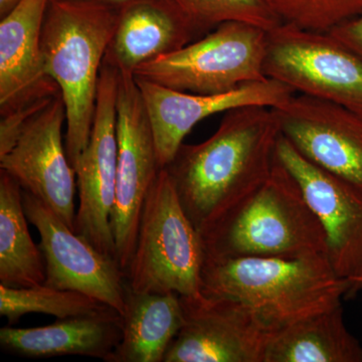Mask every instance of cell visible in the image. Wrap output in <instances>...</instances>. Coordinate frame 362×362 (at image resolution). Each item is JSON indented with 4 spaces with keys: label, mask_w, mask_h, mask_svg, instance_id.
I'll return each instance as SVG.
<instances>
[{
    "label": "cell",
    "mask_w": 362,
    "mask_h": 362,
    "mask_svg": "<svg viewBox=\"0 0 362 362\" xmlns=\"http://www.w3.org/2000/svg\"><path fill=\"white\" fill-rule=\"evenodd\" d=\"M21 1V0H0V18L11 13Z\"/></svg>",
    "instance_id": "83f0119b"
},
{
    "label": "cell",
    "mask_w": 362,
    "mask_h": 362,
    "mask_svg": "<svg viewBox=\"0 0 362 362\" xmlns=\"http://www.w3.org/2000/svg\"><path fill=\"white\" fill-rule=\"evenodd\" d=\"M118 70L103 62L89 142L75 168L78 194L75 232L116 262L111 216L118 165Z\"/></svg>",
    "instance_id": "9c48e42d"
},
{
    "label": "cell",
    "mask_w": 362,
    "mask_h": 362,
    "mask_svg": "<svg viewBox=\"0 0 362 362\" xmlns=\"http://www.w3.org/2000/svg\"><path fill=\"white\" fill-rule=\"evenodd\" d=\"M78 1L93 2V4H102V6L113 7V8L121 11L124 7L140 1V0H78Z\"/></svg>",
    "instance_id": "4316f807"
},
{
    "label": "cell",
    "mask_w": 362,
    "mask_h": 362,
    "mask_svg": "<svg viewBox=\"0 0 362 362\" xmlns=\"http://www.w3.org/2000/svg\"><path fill=\"white\" fill-rule=\"evenodd\" d=\"M49 2L21 0L0 21V115L61 96L42 57V25Z\"/></svg>",
    "instance_id": "2e32d148"
},
{
    "label": "cell",
    "mask_w": 362,
    "mask_h": 362,
    "mask_svg": "<svg viewBox=\"0 0 362 362\" xmlns=\"http://www.w3.org/2000/svg\"><path fill=\"white\" fill-rule=\"evenodd\" d=\"M66 107L54 98L28 121L13 149L0 157L6 171L75 230L77 176L63 142Z\"/></svg>",
    "instance_id": "4fadbf2b"
},
{
    "label": "cell",
    "mask_w": 362,
    "mask_h": 362,
    "mask_svg": "<svg viewBox=\"0 0 362 362\" xmlns=\"http://www.w3.org/2000/svg\"><path fill=\"white\" fill-rule=\"evenodd\" d=\"M328 33L362 59V13L343 21Z\"/></svg>",
    "instance_id": "484cf974"
},
{
    "label": "cell",
    "mask_w": 362,
    "mask_h": 362,
    "mask_svg": "<svg viewBox=\"0 0 362 362\" xmlns=\"http://www.w3.org/2000/svg\"><path fill=\"white\" fill-rule=\"evenodd\" d=\"M265 73L362 117V59L328 33L287 23L268 30Z\"/></svg>",
    "instance_id": "52a82bcc"
},
{
    "label": "cell",
    "mask_w": 362,
    "mask_h": 362,
    "mask_svg": "<svg viewBox=\"0 0 362 362\" xmlns=\"http://www.w3.org/2000/svg\"><path fill=\"white\" fill-rule=\"evenodd\" d=\"M263 362H362V347L339 304L272 330Z\"/></svg>",
    "instance_id": "d6986e66"
},
{
    "label": "cell",
    "mask_w": 362,
    "mask_h": 362,
    "mask_svg": "<svg viewBox=\"0 0 362 362\" xmlns=\"http://www.w3.org/2000/svg\"><path fill=\"white\" fill-rule=\"evenodd\" d=\"M120 11L78 1L49 0L42 33L45 71L66 107V154L74 168L89 142L107 49Z\"/></svg>",
    "instance_id": "3957f363"
},
{
    "label": "cell",
    "mask_w": 362,
    "mask_h": 362,
    "mask_svg": "<svg viewBox=\"0 0 362 362\" xmlns=\"http://www.w3.org/2000/svg\"><path fill=\"white\" fill-rule=\"evenodd\" d=\"M23 187L0 169V284L30 288L45 283V262L28 230Z\"/></svg>",
    "instance_id": "44dd1931"
},
{
    "label": "cell",
    "mask_w": 362,
    "mask_h": 362,
    "mask_svg": "<svg viewBox=\"0 0 362 362\" xmlns=\"http://www.w3.org/2000/svg\"><path fill=\"white\" fill-rule=\"evenodd\" d=\"M123 315L109 308L98 313L58 319L51 325L0 329L2 349L28 358L80 356L109 361L122 338Z\"/></svg>",
    "instance_id": "ac0fdd59"
},
{
    "label": "cell",
    "mask_w": 362,
    "mask_h": 362,
    "mask_svg": "<svg viewBox=\"0 0 362 362\" xmlns=\"http://www.w3.org/2000/svg\"><path fill=\"white\" fill-rule=\"evenodd\" d=\"M206 252L201 233L180 201L168 169L162 168L145 199L127 285L139 293L202 291Z\"/></svg>",
    "instance_id": "5b68a950"
},
{
    "label": "cell",
    "mask_w": 362,
    "mask_h": 362,
    "mask_svg": "<svg viewBox=\"0 0 362 362\" xmlns=\"http://www.w3.org/2000/svg\"><path fill=\"white\" fill-rule=\"evenodd\" d=\"M206 33L226 21H245L270 30L281 25L266 0H173Z\"/></svg>",
    "instance_id": "cb8c5ba5"
},
{
    "label": "cell",
    "mask_w": 362,
    "mask_h": 362,
    "mask_svg": "<svg viewBox=\"0 0 362 362\" xmlns=\"http://www.w3.org/2000/svg\"><path fill=\"white\" fill-rule=\"evenodd\" d=\"M23 195L28 220L40 235L44 284L95 298L123 315L127 278L115 259L98 251L37 197L23 189Z\"/></svg>",
    "instance_id": "8fae6325"
},
{
    "label": "cell",
    "mask_w": 362,
    "mask_h": 362,
    "mask_svg": "<svg viewBox=\"0 0 362 362\" xmlns=\"http://www.w3.org/2000/svg\"><path fill=\"white\" fill-rule=\"evenodd\" d=\"M206 258L326 255L325 233L294 176L279 161L256 190L202 233Z\"/></svg>",
    "instance_id": "277c9868"
},
{
    "label": "cell",
    "mask_w": 362,
    "mask_h": 362,
    "mask_svg": "<svg viewBox=\"0 0 362 362\" xmlns=\"http://www.w3.org/2000/svg\"><path fill=\"white\" fill-rule=\"evenodd\" d=\"M173 0H140L121 9L104 62L120 73L173 54L204 33Z\"/></svg>",
    "instance_id": "e0dca14e"
},
{
    "label": "cell",
    "mask_w": 362,
    "mask_h": 362,
    "mask_svg": "<svg viewBox=\"0 0 362 362\" xmlns=\"http://www.w3.org/2000/svg\"><path fill=\"white\" fill-rule=\"evenodd\" d=\"M135 80L151 123L161 168L173 161L188 133L204 119L247 105L276 108L295 94L291 87L271 78L214 95L181 92L141 78Z\"/></svg>",
    "instance_id": "9a60e30c"
},
{
    "label": "cell",
    "mask_w": 362,
    "mask_h": 362,
    "mask_svg": "<svg viewBox=\"0 0 362 362\" xmlns=\"http://www.w3.org/2000/svg\"><path fill=\"white\" fill-rule=\"evenodd\" d=\"M183 320L163 362H263L271 329L247 305L204 293L180 296Z\"/></svg>",
    "instance_id": "30bf717a"
},
{
    "label": "cell",
    "mask_w": 362,
    "mask_h": 362,
    "mask_svg": "<svg viewBox=\"0 0 362 362\" xmlns=\"http://www.w3.org/2000/svg\"><path fill=\"white\" fill-rule=\"evenodd\" d=\"M361 287L362 288V281H361Z\"/></svg>",
    "instance_id": "f1b7e54d"
},
{
    "label": "cell",
    "mask_w": 362,
    "mask_h": 362,
    "mask_svg": "<svg viewBox=\"0 0 362 362\" xmlns=\"http://www.w3.org/2000/svg\"><path fill=\"white\" fill-rule=\"evenodd\" d=\"M54 99L21 107L1 115L0 120V157L8 153L20 137L23 128L35 114L45 108Z\"/></svg>",
    "instance_id": "d4e9b609"
},
{
    "label": "cell",
    "mask_w": 362,
    "mask_h": 362,
    "mask_svg": "<svg viewBox=\"0 0 362 362\" xmlns=\"http://www.w3.org/2000/svg\"><path fill=\"white\" fill-rule=\"evenodd\" d=\"M268 30L245 21H226L201 39L144 64L136 78L194 94H223L265 81Z\"/></svg>",
    "instance_id": "8992f818"
},
{
    "label": "cell",
    "mask_w": 362,
    "mask_h": 362,
    "mask_svg": "<svg viewBox=\"0 0 362 362\" xmlns=\"http://www.w3.org/2000/svg\"><path fill=\"white\" fill-rule=\"evenodd\" d=\"M273 109L281 133L305 158L362 189L361 116L296 93Z\"/></svg>",
    "instance_id": "5bb4252c"
},
{
    "label": "cell",
    "mask_w": 362,
    "mask_h": 362,
    "mask_svg": "<svg viewBox=\"0 0 362 362\" xmlns=\"http://www.w3.org/2000/svg\"><path fill=\"white\" fill-rule=\"evenodd\" d=\"M280 136L273 108L247 105L225 112L204 141L182 143L165 168L201 235L268 178Z\"/></svg>",
    "instance_id": "6da1fadb"
},
{
    "label": "cell",
    "mask_w": 362,
    "mask_h": 362,
    "mask_svg": "<svg viewBox=\"0 0 362 362\" xmlns=\"http://www.w3.org/2000/svg\"><path fill=\"white\" fill-rule=\"evenodd\" d=\"M118 165L111 216L116 259L127 276L150 187L161 170L148 114L132 74L119 71L117 99ZM127 278V277H126Z\"/></svg>",
    "instance_id": "ba28073f"
},
{
    "label": "cell",
    "mask_w": 362,
    "mask_h": 362,
    "mask_svg": "<svg viewBox=\"0 0 362 362\" xmlns=\"http://www.w3.org/2000/svg\"><path fill=\"white\" fill-rule=\"evenodd\" d=\"M279 161L299 183L325 233L326 257L356 290L362 281V189L305 158L281 133Z\"/></svg>",
    "instance_id": "7c38bea8"
},
{
    "label": "cell",
    "mask_w": 362,
    "mask_h": 362,
    "mask_svg": "<svg viewBox=\"0 0 362 362\" xmlns=\"http://www.w3.org/2000/svg\"><path fill=\"white\" fill-rule=\"evenodd\" d=\"M122 338L108 362H163L181 325L176 293H139L126 285Z\"/></svg>",
    "instance_id": "ffe728a7"
},
{
    "label": "cell",
    "mask_w": 362,
    "mask_h": 362,
    "mask_svg": "<svg viewBox=\"0 0 362 362\" xmlns=\"http://www.w3.org/2000/svg\"><path fill=\"white\" fill-rule=\"evenodd\" d=\"M281 23L328 33L362 13V0H266Z\"/></svg>",
    "instance_id": "603a6c76"
},
{
    "label": "cell",
    "mask_w": 362,
    "mask_h": 362,
    "mask_svg": "<svg viewBox=\"0 0 362 362\" xmlns=\"http://www.w3.org/2000/svg\"><path fill=\"white\" fill-rule=\"evenodd\" d=\"M202 293L252 309L271 330L341 304L354 284L339 277L326 255L294 258L204 259Z\"/></svg>",
    "instance_id": "7a4b0ae2"
},
{
    "label": "cell",
    "mask_w": 362,
    "mask_h": 362,
    "mask_svg": "<svg viewBox=\"0 0 362 362\" xmlns=\"http://www.w3.org/2000/svg\"><path fill=\"white\" fill-rule=\"evenodd\" d=\"M109 308L111 306L95 298L71 290L54 289L45 284L30 288L0 284V315L6 317L8 325H13L25 314L42 313L65 319Z\"/></svg>",
    "instance_id": "7402d4cb"
}]
</instances>
